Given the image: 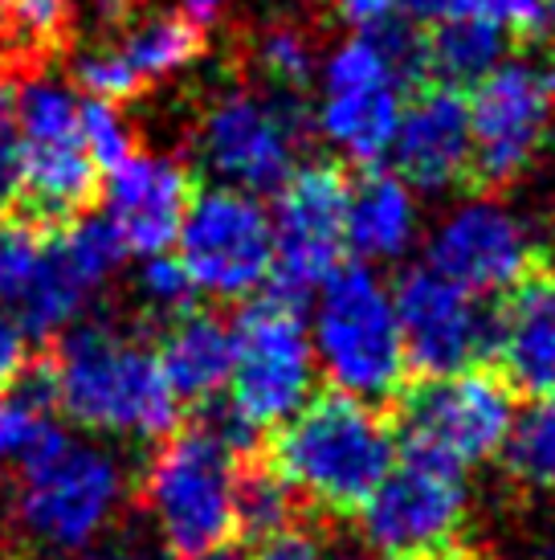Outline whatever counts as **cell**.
<instances>
[{"instance_id": "obj_6", "label": "cell", "mask_w": 555, "mask_h": 560, "mask_svg": "<svg viewBox=\"0 0 555 560\" xmlns=\"http://www.w3.org/2000/svg\"><path fill=\"white\" fill-rule=\"evenodd\" d=\"M233 373L225 405L262 438L291 421L315 397L319 364L310 348L303 303L258 291L233 319Z\"/></svg>"}, {"instance_id": "obj_5", "label": "cell", "mask_w": 555, "mask_h": 560, "mask_svg": "<svg viewBox=\"0 0 555 560\" xmlns=\"http://www.w3.org/2000/svg\"><path fill=\"white\" fill-rule=\"evenodd\" d=\"M237 451L209 430H172L143 470V512L176 560L229 557L237 536Z\"/></svg>"}, {"instance_id": "obj_23", "label": "cell", "mask_w": 555, "mask_h": 560, "mask_svg": "<svg viewBox=\"0 0 555 560\" xmlns=\"http://www.w3.org/2000/svg\"><path fill=\"white\" fill-rule=\"evenodd\" d=\"M123 25L110 37L107 46L131 66V74L143 82V91L152 82H164L180 74L188 66L201 62L204 54V25H197L188 13H131L119 16Z\"/></svg>"}, {"instance_id": "obj_16", "label": "cell", "mask_w": 555, "mask_h": 560, "mask_svg": "<svg viewBox=\"0 0 555 560\" xmlns=\"http://www.w3.org/2000/svg\"><path fill=\"white\" fill-rule=\"evenodd\" d=\"M91 295L94 287L70 266L58 234H46L42 221L0 218V312L13 315L29 340L62 336Z\"/></svg>"}, {"instance_id": "obj_34", "label": "cell", "mask_w": 555, "mask_h": 560, "mask_svg": "<svg viewBox=\"0 0 555 560\" xmlns=\"http://www.w3.org/2000/svg\"><path fill=\"white\" fill-rule=\"evenodd\" d=\"M249 560H327V545L307 528H282L274 536L258 540Z\"/></svg>"}, {"instance_id": "obj_10", "label": "cell", "mask_w": 555, "mask_h": 560, "mask_svg": "<svg viewBox=\"0 0 555 560\" xmlns=\"http://www.w3.org/2000/svg\"><path fill=\"white\" fill-rule=\"evenodd\" d=\"M470 110V180L479 192L515 185L555 124V79L531 58H503L465 94Z\"/></svg>"}, {"instance_id": "obj_29", "label": "cell", "mask_w": 555, "mask_h": 560, "mask_svg": "<svg viewBox=\"0 0 555 560\" xmlns=\"http://www.w3.org/2000/svg\"><path fill=\"white\" fill-rule=\"evenodd\" d=\"M46 385L42 376H21L16 385L0 389V467L21 463L37 434L46 430Z\"/></svg>"}, {"instance_id": "obj_15", "label": "cell", "mask_w": 555, "mask_h": 560, "mask_svg": "<svg viewBox=\"0 0 555 560\" xmlns=\"http://www.w3.org/2000/svg\"><path fill=\"white\" fill-rule=\"evenodd\" d=\"M425 266L482 299L503 295L535 266V237L507 201L479 192L433 225Z\"/></svg>"}, {"instance_id": "obj_37", "label": "cell", "mask_w": 555, "mask_h": 560, "mask_svg": "<svg viewBox=\"0 0 555 560\" xmlns=\"http://www.w3.org/2000/svg\"><path fill=\"white\" fill-rule=\"evenodd\" d=\"M340 21H347L352 30H371L388 16L401 13V0H331Z\"/></svg>"}, {"instance_id": "obj_20", "label": "cell", "mask_w": 555, "mask_h": 560, "mask_svg": "<svg viewBox=\"0 0 555 560\" xmlns=\"http://www.w3.org/2000/svg\"><path fill=\"white\" fill-rule=\"evenodd\" d=\"M421 237V205L416 192L397 172L359 168V180H347L343 209V249L355 262L388 266L401 262Z\"/></svg>"}, {"instance_id": "obj_28", "label": "cell", "mask_w": 555, "mask_h": 560, "mask_svg": "<svg viewBox=\"0 0 555 560\" xmlns=\"http://www.w3.org/2000/svg\"><path fill=\"white\" fill-rule=\"evenodd\" d=\"M253 66L274 91L303 94L315 82V46L298 25H265L253 37Z\"/></svg>"}, {"instance_id": "obj_2", "label": "cell", "mask_w": 555, "mask_h": 560, "mask_svg": "<svg viewBox=\"0 0 555 560\" xmlns=\"http://www.w3.org/2000/svg\"><path fill=\"white\" fill-rule=\"evenodd\" d=\"M274 434V470L294 495L340 515L359 512L397 458V430L385 413L335 389L315 393Z\"/></svg>"}, {"instance_id": "obj_38", "label": "cell", "mask_w": 555, "mask_h": 560, "mask_svg": "<svg viewBox=\"0 0 555 560\" xmlns=\"http://www.w3.org/2000/svg\"><path fill=\"white\" fill-rule=\"evenodd\" d=\"M229 4H233V0H180V13H188L197 25H204V30H209V25H213L216 16L225 13Z\"/></svg>"}, {"instance_id": "obj_25", "label": "cell", "mask_w": 555, "mask_h": 560, "mask_svg": "<svg viewBox=\"0 0 555 560\" xmlns=\"http://www.w3.org/2000/svg\"><path fill=\"white\" fill-rule=\"evenodd\" d=\"M74 0H0V49L16 66H46L70 46Z\"/></svg>"}, {"instance_id": "obj_22", "label": "cell", "mask_w": 555, "mask_h": 560, "mask_svg": "<svg viewBox=\"0 0 555 560\" xmlns=\"http://www.w3.org/2000/svg\"><path fill=\"white\" fill-rule=\"evenodd\" d=\"M404 91L397 86H347V91H323L315 115V131L331 148H340L355 168H380L388 160V143L401 119Z\"/></svg>"}, {"instance_id": "obj_35", "label": "cell", "mask_w": 555, "mask_h": 560, "mask_svg": "<svg viewBox=\"0 0 555 560\" xmlns=\"http://www.w3.org/2000/svg\"><path fill=\"white\" fill-rule=\"evenodd\" d=\"M25 373H29V336L13 315L0 312V389L16 385Z\"/></svg>"}, {"instance_id": "obj_21", "label": "cell", "mask_w": 555, "mask_h": 560, "mask_svg": "<svg viewBox=\"0 0 555 560\" xmlns=\"http://www.w3.org/2000/svg\"><path fill=\"white\" fill-rule=\"evenodd\" d=\"M155 360L180 401L213 405L233 373V327L221 315L188 307L185 315L164 324Z\"/></svg>"}, {"instance_id": "obj_31", "label": "cell", "mask_w": 555, "mask_h": 560, "mask_svg": "<svg viewBox=\"0 0 555 560\" xmlns=\"http://www.w3.org/2000/svg\"><path fill=\"white\" fill-rule=\"evenodd\" d=\"M82 140L103 176L139 148L131 119L119 110V103H103V98H82Z\"/></svg>"}, {"instance_id": "obj_1", "label": "cell", "mask_w": 555, "mask_h": 560, "mask_svg": "<svg viewBox=\"0 0 555 560\" xmlns=\"http://www.w3.org/2000/svg\"><path fill=\"white\" fill-rule=\"evenodd\" d=\"M46 401L91 438L160 442L180 421V397L155 360V348L110 324H70L46 369Z\"/></svg>"}, {"instance_id": "obj_39", "label": "cell", "mask_w": 555, "mask_h": 560, "mask_svg": "<svg viewBox=\"0 0 555 560\" xmlns=\"http://www.w3.org/2000/svg\"><path fill=\"white\" fill-rule=\"evenodd\" d=\"M86 560H160V557H147V552H98V557H86ZM225 560V557H216Z\"/></svg>"}, {"instance_id": "obj_9", "label": "cell", "mask_w": 555, "mask_h": 560, "mask_svg": "<svg viewBox=\"0 0 555 560\" xmlns=\"http://www.w3.org/2000/svg\"><path fill=\"white\" fill-rule=\"evenodd\" d=\"M470 475L433 454L404 451L359 503V532L380 557L433 560L449 552L470 520Z\"/></svg>"}, {"instance_id": "obj_24", "label": "cell", "mask_w": 555, "mask_h": 560, "mask_svg": "<svg viewBox=\"0 0 555 560\" xmlns=\"http://www.w3.org/2000/svg\"><path fill=\"white\" fill-rule=\"evenodd\" d=\"M510 37L503 25L486 13L453 16L441 21L425 33V62H429V82H446V86H474L486 79L494 66L507 58Z\"/></svg>"}, {"instance_id": "obj_14", "label": "cell", "mask_w": 555, "mask_h": 560, "mask_svg": "<svg viewBox=\"0 0 555 560\" xmlns=\"http://www.w3.org/2000/svg\"><path fill=\"white\" fill-rule=\"evenodd\" d=\"M409 373L441 376L479 369L491 357L494 312L482 295L441 279L429 266L404 270L392 287Z\"/></svg>"}, {"instance_id": "obj_18", "label": "cell", "mask_w": 555, "mask_h": 560, "mask_svg": "<svg viewBox=\"0 0 555 560\" xmlns=\"http://www.w3.org/2000/svg\"><path fill=\"white\" fill-rule=\"evenodd\" d=\"M192 172L176 156L131 152L107 172V209L103 218L119 234L127 254H164L176 246L185 209L192 201Z\"/></svg>"}, {"instance_id": "obj_41", "label": "cell", "mask_w": 555, "mask_h": 560, "mask_svg": "<svg viewBox=\"0 0 555 560\" xmlns=\"http://www.w3.org/2000/svg\"><path fill=\"white\" fill-rule=\"evenodd\" d=\"M547 16H552V25H555V0H547Z\"/></svg>"}, {"instance_id": "obj_12", "label": "cell", "mask_w": 555, "mask_h": 560, "mask_svg": "<svg viewBox=\"0 0 555 560\" xmlns=\"http://www.w3.org/2000/svg\"><path fill=\"white\" fill-rule=\"evenodd\" d=\"M515 418V393L503 376L462 369L425 376L401 405V430L409 451L474 470L498 458Z\"/></svg>"}, {"instance_id": "obj_17", "label": "cell", "mask_w": 555, "mask_h": 560, "mask_svg": "<svg viewBox=\"0 0 555 560\" xmlns=\"http://www.w3.org/2000/svg\"><path fill=\"white\" fill-rule=\"evenodd\" d=\"M388 164L413 192H453L470 180V110L446 82H421L404 94L388 143Z\"/></svg>"}, {"instance_id": "obj_33", "label": "cell", "mask_w": 555, "mask_h": 560, "mask_svg": "<svg viewBox=\"0 0 555 560\" xmlns=\"http://www.w3.org/2000/svg\"><path fill=\"white\" fill-rule=\"evenodd\" d=\"M482 13L494 16L510 42H540L543 30L552 25L547 0H486Z\"/></svg>"}, {"instance_id": "obj_32", "label": "cell", "mask_w": 555, "mask_h": 560, "mask_svg": "<svg viewBox=\"0 0 555 560\" xmlns=\"http://www.w3.org/2000/svg\"><path fill=\"white\" fill-rule=\"evenodd\" d=\"M16 201H21V143H16L13 86L0 82V218H9Z\"/></svg>"}, {"instance_id": "obj_43", "label": "cell", "mask_w": 555, "mask_h": 560, "mask_svg": "<svg viewBox=\"0 0 555 560\" xmlns=\"http://www.w3.org/2000/svg\"><path fill=\"white\" fill-rule=\"evenodd\" d=\"M552 79H555V70H552Z\"/></svg>"}, {"instance_id": "obj_26", "label": "cell", "mask_w": 555, "mask_h": 560, "mask_svg": "<svg viewBox=\"0 0 555 560\" xmlns=\"http://www.w3.org/2000/svg\"><path fill=\"white\" fill-rule=\"evenodd\" d=\"M498 454L515 482L531 491H555V393L527 397L523 409H515Z\"/></svg>"}, {"instance_id": "obj_7", "label": "cell", "mask_w": 555, "mask_h": 560, "mask_svg": "<svg viewBox=\"0 0 555 560\" xmlns=\"http://www.w3.org/2000/svg\"><path fill=\"white\" fill-rule=\"evenodd\" d=\"M16 143H21V201L33 221L66 225L86 213L98 176L82 140V98L70 82L37 70L13 86Z\"/></svg>"}, {"instance_id": "obj_19", "label": "cell", "mask_w": 555, "mask_h": 560, "mask_svg": "<svg viewBox=\"0 0 555 560\" xmlns=\"http://www.w3.org/2000/svg\"><path fill=\"white\" fill-rule=\"evenodd\" d=\"M491 357L498 360L510 393H555V275L540 270V262L510 287L494 312Z\"/></svg>"}, {"instance_id": "obj_3", "label": "cell", "mask_w": 555, "mask_h": 560, "mask_svg": "<svg viewBox=\"0 0 555 560\" xmlns=\"http://www.w3.org/2000/svg\"><path fill=\"white\" fill-rule=\"evenodd\" d=\"M310 348L319 376L335 393L385 405L404 389L401 324L392 287L368 262H340L310 295Z\"/></svg>"}, {"instance_id": "obj_42", "label": "cell", "mask_w": 555, "mask_h": 560, "mask_svg": "<svg viewBox=\"0 0 555 560\" xmlns=\"http://www.w3.org/2000/svg\"><path fill=\"white\" fill-rule=\"evenodd\" d=\"M388 560H416V557H388Z\"/></svg>"}, {"instance_id": "obj_8", "label": "cell", "mask_w": 555, "mask_h": 560, "mask_svg": "<svg viewBox=\"0 0 555 560\" xmlns=\"http://www.w3.org/2000/svg\"><path fill=\"white\" fill-rule=\"evenodd\" d=\"M315 131L303 94L225 91L209 98L197 124V160L216 185L270 197L298 168V152Z\"/></svg>"}, {"instance_id": "obj_13", "label": "cell", "mask_w": 555, "mask_h": 560, "mask_svg": "<svg viewBox=\"0 0 555 560\" xmlns=\"http://www.w3.org/2000/svg\"><path fill=\"white\" fill-rule=\"evenodd\" d=\"M343 209H347V172L335 160H310L282 180L274 192L270 234L274 266L270 291L310 303L323 279L343 262Z\"/></svg>"}, {"instance_id": "obj_27", "label": "cell", "mask_w": 555, "mask_h": 560, "mask_svg": "<svg viewBox=\"0 0 555 560\" xmlns=\"http://www.w3.org/2000/svg\"><path fill=\"white\" fill-rule=\"evenodd\" d=\"M298 495L274 467L237 470V536L246 532L249 540H265L274 532L291 528Z\"/></svg>"}, {"instance_id": "obj_30", "label": "cell", "mask_w": 555, "mask_h": 560, "mask_svg": "<svg viewBox=\"0 0 555 560\" xmlns=\"http://www.w3.org/2000/svg\"><path fill=\"white\" fill-rule=\"evenodd\" d=\"M135 291H139V303L155 315V319H176V315H185L192 307V299H197V287L188 279V270L180 266V258L164 249V254H147L143 266H139L135 275Z\"/></svg>"}, {"instance_id": "obj_36", "label": "cell", "mask_w": 555, "mask_h": 560, "mask_svg": "<svg viewBox=\"0 0 555 560\" xmlns=\"http://www.w3.org/2000/svg\"><path fill=\"white\" fill-rule=\"evenodd\" d=\"M486 0H401V13L416 25H441V21H453V16H470L482 13Z\"/></svg>"}, {"instance_id": "obj_40", "label": "cell", "mask_w": 555, "mask_h": 560, "mask_svg": "<svg viewBox=\"0 0 555 560\" xmlns=\"http://www.w3.org/2000/svg\"><path fill=\"white\" fill-rule=\"evenodd\" d=\"M327 560H359V557H352V552H327Z\"/></svg>"}, {"instance_id": "obj_4", "label": "cell", "mask_w": 555, "mask_h": 560, "mask_svg": "<svg viewBox=\"0 0 555 560\" xmlns=\"http://www.w3.org/2000/svg\"><path fill=\"white\" fill-rule=\"evenodd\" d=\"M16 467V520L37 545L54 552L91 548L127 503L119 454L91 434L46 425Z\"/></svg>"}, {"instance_id": "obj_11", "label": "cell", "mask_w": 555, "mask_h": 560, "mask_svg": "<svg viewBox=\"0 0 555 560\" xmlns=\"http://www.w3.org/2000/svg\"><path fill=\"white\" fill-rule=\"evenodd\" d=\"M176 258L188 270L197 295L221 303H246L270 282L274 234L270 213L253 192L229 185H209L192 192L185 209Z\"/></svg>"}]
</instances>
